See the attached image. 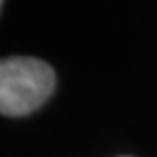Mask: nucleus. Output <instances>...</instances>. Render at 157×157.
I'll return each instance as SVG.
<instances>
[{
	"instance_id": "nucleus-2",
	"label": "nucleus",
	"mask_w": 157,
	"mask_h": 157,
	"mask_svg": "<svg viewBox=\"0 0 157 157\" xmlns=\"http://www.w3.org/2000/svg\"><path fill=\"white\" fill-rule=\"evenodd\" d=\"M0 2H5V0H0Z\"/></svg>"
},
{
	"instance_id": "nucleus-1",
	"label": "nucleus",
	"mask_w": 157,
	"mask_h": 157,
	"mask_svg": "<svg viewBox=\"0 0 157 157\" xmlns=\"http://www.w3.org/2000/svg\"><path fill=\"white\" fill-rule=\"evenodd\" d=\"M55 70L35 57H7L0 63V111L2 116H26L52 96Z\"/></svg>"
}]
</instances>
